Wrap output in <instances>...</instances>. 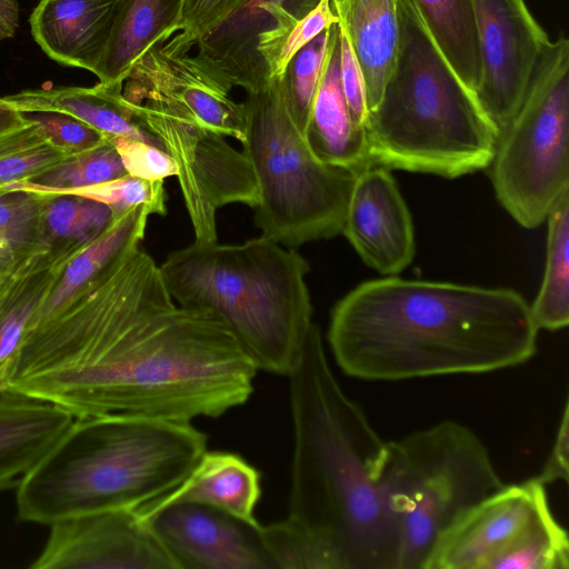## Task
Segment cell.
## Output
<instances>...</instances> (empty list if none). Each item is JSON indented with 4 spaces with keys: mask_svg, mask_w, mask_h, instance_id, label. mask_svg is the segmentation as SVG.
<instances>
[{
    "mask_svg": "<svg viewBox=\"0 0 569 569\" xmlns=\"http://www.w3.org/2000/svg\"><path fill=\"white\" fill-rule=\"evenodd\" d=\"M480 62L475 97L498 133L526 92L549 37L525 0H471Z\"/></svg>",
    "mask_w": 569,
    "mask_h": 569,
    "instance_id": "obj_11",
    "label": "cell"
},
{
    "mask_svg": "<svg viewBox=\"0 0 569 569\" xmlns=\"http://www.w3.org/2000/svg\"><path fill=\"white\" fill-rule=\"evenodd\" d=\"M28 123L21 111L4 98H0V134Z\"/></svg>",
    "mask_w": 569,
    "mask_h": 569,
    "instance_id": "obj_44",
    "label": "cell"
},
{
    "mask_svg": "<svg viewBox=\"0 0 569 569\" xmlns=\"http://www.w3.org/2000/svg\"><path fill=\"white\" fill-rule=\"evenodd\" d=\"M128 174L113 143L106 140L89 150L69 154L46 172L2 189L58 193L108 182Z\"/></svg>",
    "mask_w": 569,
    "mask_h": 569,
    "instance_id": "obj_31",
    "label": "cell"
},
{
    "mask_svg": "<svg viewBox=\"0 0 569 569\" xmlns=\"http://www.w3.org/2000/svg\"><path fill=\"white\" fill-rule=\"evenodd\" d=\"M248 0H184L179 33L197 44Z\"/></svg>",
    "mask_w": 569,
    "mask_h": 569,
    "instance_id": "obj_38",
    "label": "cell"
},
{
    "mask_svg": "<svg viewBox=\"0 0 569 569\" xmlns=\"http://www.w3.org/2000/svg\"><path fill=\"white\" fill-rule=\"evenodd\" d=\"M18 27V0H0V41L12 38Z\"/></svg>",
    "mask_w": 569,
    "mask_h": 569,
    "instance_id": "obj_43",
    "label": "cell"
},
{
    "mask_svg": "<svg viewBox=\"0 0 569 569\" xmlns=\"http://www.w3.org/2000/svg\"><path fill=\"white\" fill-rule=\"evenodd\" d=\"M545 486L569 479V403H565L556 439L541 472L536 476Z\"/></svg>",
    "mask_w": 569,
    "mask_h": 569,
    "instance_id": "obj_41",
    "label": "cell"
},
{
    "mask_svg": "<svg viewBox=\"0 0 569 569\" xmlns=\"http://www.w3.org/2000/svg\"><path fill=\"white\" fill-rule=\"evenodd\" d=\"M320 0H248L197 42L198 56L247 92L269 79L268 60L295 24Z\"/></svg>",
    "mask_w": 569,
    "mask_h": 569,
    "instance_id": "obj_16",
    "label": "cell"
},
{
    "mask_svg": "<svg viewBox=\"0 0 569 569\" xmlns=\"http://www.w3.org/2000/svg\"><path fill=\"white\" fill-rule=\"evenodd\" d=\"M122 94L137 122L178 168V181L194 240L217 241L216 213L230 203L256 208L259 192L251 164L224 136L207 129L183 104L126 79Z\"/></svg>",
    "mask_w": 569,
    "mask_h": 569,
    "instance_id": "obj_10",
    "label": "cell"
},
{
    "mask_svg": "<svg viewBox=\"0 0 569 569\" xmlns=\"http://www.w3.org/2000/svg\"><path fill=\"white\" fill-rule=\"evenodd\" d=\"M338 22L330 0H320L313 10L290 29L276 48L267 63L270 78L282 76L291 58L301 48Z\"/></svg>",
    "mask_w": 569,
    "mask_h": 569,
    "instance_id": "obj_36",
    "label": "cell"
},
{
    "mask_svg": "<svg viewBox=\"0 0 569 569\" xmlns=\"http://www.w3.org/2000/svg\"><path fill=\"white\" fill-rule=\"evenodd\" d=\"M505 485L483 442L459 422L388 442L381 488L398 525L397 569H423L440 533Z\"/></svg>",
    "mask_w": 569,
    "mask_h": 569,
    "instance_id": "obj_8",
    "label": "cell"
},
{
    "mask_svg": "<svg viewBox=\"0 0 569 569\" xmlns=\"http://www.w3.org/2000/svg\"><path fill=\"white\" fill-rule=\"evenodd\" d=\"M329 37L330 28L301 48L280 76L288 110L302 134L322 76Z\"/></svg>",
    "mask_w": 569,
    "mask_h": 569,
    "instance_id": "obj_33",
    "label": "cell"
},
{
    "mask_svg": "<svg viewBox=\"0 0 569 569\" xmlns=\"http://www.w3.org/2000/svg\"><path fill=\"white\" fill-rule=\"evenodd\" d=\"M242 151L258 187L254 223L288 248L342 232L357 173L319 161L288 110L280 77L247 92Z\"/></svg>",
    "mask_w": 569,
    "mask_h": 569,
    "instance_id": "obj_7",
    "label": "cell"
},
{
    "mask_svg": "<svg viewBox=\"0 0 569 569\" xmlns=\"http://www.w3.org/2000/svg\"><path fill=\"white\" fill-rule=\"evenodd\" d=\"M547 506L546 486L536 477L505 485L466 509L440 533L423 569H483Z\"/></svg>",
    "mask_w": 569,
    "mask_h": 569,
    "instance_id": "obj_14",
    "label": "cell"
},
{
    "mask_svg": "<svg viewBox=\"0 0 569 569\" xmlns=\"http://www.w3.org/2000/svg\"><path fill=\"white\" fill-rule=\"evenodd\" d=\"M122 88L123 83L120 82H98L91 88L58 87L23 90L3 98L19 111L49 110L68 113L108 138H131L158 147L137 122L122 94Z\"/></svg>",
    "mask_w": 569,
    "mask_h": 569,
    "instance_id": "obj_23",
    "label": "cell"
},
{
    "mask_svg": "<svg viewBox=\"0 0 569 569\" xmlns=\"http://www.w3.org/2000/svg\"><path fill=\"white\" fill-rule=\"evenodd\" d=\"M172 299L204 309L230 330L257 369L289 376L309 333L307 260L260 236L240 244L197 241L159 266Z\"/></svg>",
    "mask_w": 569,
    "mask_h": 569,
    "instance_id": "obj_5",
    "label": "cell"
},
{
    "mask_svg": "<svg viewBox=\"0 0 569 569\" xmlns=\"http://www.w3.org/2000/svg\"><path fill=\"white\" fill-rule=\"evenodd\" d=\"M567 531L543 508L530 525L507 547L495 553L483 569H568Z\"/></svg>",
    "mask_w": 569,
    "mask_h": 569,
    "instance_id": "obj_30",
    "label": "cell"
},
{
    "mask_svg": "<svg viewBox=\"0 0 569 569\" xmlns=\"http://www.w3.org/2000/svg\"><path fill=\"white\" fill-rule=\"evenodd\" d=\"M568 124L569 41L560 34L543 47L489 164L499 202L523 228L539 227L569 192Z\"/></svg>",
    "mask_w": 569,
    "mask_h": 569,
    "instance_id": "obj_9",
    "label": "cell"
},
{
    "mask_svg": "<svg viewBox=\"0 0 569 569\" xmlns=\"http://www.w3.org/2000/svg\"><path fill=\"white\" fill-rule=\"evenodd\" d=\"M60 407L11 389L0 393V492L18 488L73 421Z\"/></svg>",
    "mask_w": 569,
    "mask_h": 569,
    "instance_id": "obj_20",
    "label": "cell"
},
{
    "mask_svg": "<svg viewBox=\"0 0 569 569\" xmlns=\"http://www.w3.org/2000/svg\"><path fill=\"white\" fill-rule=\"evenodd\" d=\"M184 0H120L106 50L92 71L101 83H123L156 42L179 31Z\"/></svg>",
    "mask_w": 569,
    "mask_h": 569,
    "instance_id": "obj_24",
    "label": "cell"
},
{
    "mask_svg": "<svg viewBox=\"0 0 569 569\" xmlns=\"http://www.w3.org/2000/svg\"><path fill=\"white\" fill-rule=\"evenodd\" d=\"M303 138L323 163L356 173L371 166L366 129L355 123L341 86L339 23L330 27L327 58Z\"/></svg>",
    "mask_w": 569,
    "mask_h": 569,
    "instance_id": "obj_19",
    "label": "cell"
},
{
    "mask_svg": "<svg viewBox=\"0 0 569 569\" xmlns=\"http://www.w3.org/2000/svg\"><path fill=\"white\" fill-rule=\"evenodd\" d=\"M19 263L10 254L0 249V279L9 273Z\"/></svg>",
    "mask_w": 569,
    "mask_h": 569,
    "instance_id": "obj_45",
    "label": "cell"
},
{
    "mask_svg": "<svg viewBox=\"0 0 569 569\" xmlns=\"http://www.w3.org/2000/svg\"><path fill=\"white\" fill-rule=\"evenodd\" d=\"M330 2L339 19L347 7L348 0H330Z\"/></svg>",
    "mask_w": 569,
    "mask_h": 569,
    "instance_id": "obj_46",
    "label": "cell"
},
{
    "mask_svg": "<svg viewBox=\"0 0 569 569\" xmlns=\"http://www.w3.org/2000/svg\"><path fill=\"white\" fill-rule=\"evenodd\" d=\"M71 259L41 251L0 279V392L8 389L16 353L34 312Z\"/></svg>",
    "mask_w": 569,
    "mask_h": 569,
    "instance_id": "obj_26",
    "label": "cell"
},
{
    "mask_svg": "<svg viewBox=\"0 0 569 569\" xmlns=\"http://www.w3.org/2000/svg\"><path fill=\"white\" fill-rule=\"evenodd\" d=\"M180 33L152 44L132 66L128 77L156 89L188 108L209 130L236 138L246 132L244 102L230 97L233 87L198 54Z\"/></svg>",
    "mask_w": 569,
    "mask_h": 569,
    "instance_id": "obj_15",
    "label": "cell"
},
{
    "mask_svg": "<svg viewBox=\"0 0 569 569\" xmlns=\"http://www.w3.org/2000/svg\"><path fill=\"white\" fill-rule=\"evenodd\" d=\"M260 472L242 457L206 451L172 490L136 509L146 513L171 503L190 502L222 510L249 523H259L254 510L261 497Z\"/></svg>",
    "mask_w": 569,
    "mask_h": 569,
    "instance_id": "obj_21",
    "label": "cell"
},
{
    "mask_svg": "<svg viewBox=\"0 0 569 569\" xmlns=\"http://www.w3.org/2000/svg\"><path fill=\"white\" fill-rule=\"evenodd\" d=\"M432 40L465 87L475 94L480 74L471 0H412Z\"/></svg>",
    "mask_w": 569,
    "mask_h": 569,
    "instance_id": "obj_28",
    "label": "cell"
},
{
    "mask_svg": "<svg viewBox=\"0 0 569 569\" xmlns=\"http://www.w3.org/2000/svg\"><path fill=\"white\" fill-rule=\"evenodd\" d=\"M545 276L530 312L538 330L566 328L569 322V192L547 216Z\"/></svg>",
    "mask_w": 569,
    "mask_h": 569,
    "instance_id": "obj_29",
    "label": "cell"
},
{
    "mask_svg": "<svg viewBox=\"0 0 569 569\" xmlns=\"http://www.w3.org/2000/svg\"><path fill=\"white\" fill-rule=\"evenodd\" d=\"M120 0H41L31 33L60 64L93 71L110 38Z\"/></svg>",
    "mask_w": 569,
    "mask_h": 569,
    "instance_id": "obj_18",
    "label": "cell"
},
{
    "mask_svg": "<svg viewBox=\"0 0 569 569\" xmlns=\"http://www.w3.org/2000/svg\"><path fill=\"white\" fill-rule=\"evenodd\" d=\"M361 67L368 110L379 102L399 49V0H348L339 17Z\"/></svg>",
    "mask_w": 569,
    "mask_h": 569,
    "instance_id": "obj_25",
    "label": "cell"
},
{
    "mask_svg": "<svg viewBox=\"0 0 569 569\" xmlns=\"http://www.w3.org/2000/svg\"><path fill=\"white\" fill-rule=\"evenodd\" d=\"M41 196V243L57 258H73L116 220L112 209L100 201L70 193Z\"/></svg>",
    "mask_w": 569,
    "mask_h": 569,
    "instance_id": "obj_27",
    "label": "cell"
},
{
    "mask_svg": "<svg viewBox=\"0 0 569 569\" xmlns=\"http://www.w3.org/2000/svg\"><path fill=\"white\" fill-rule=\"evenodd\" d=\"M339 23V22H338ZM340 29V80L351 117L358 127L365 128L369 114L367 90L361 67L350 42Z\"/></svg>",
    "mask_w": 569,
    "mask_h": 569,
    "instance_id": "obj_40",
    "label": "cell"
},
{
    "mask_svg": "<svg viewBox=\"0 0 569 569\" xmlns=\"http://www.w3.org/2000/svg\"><path fill=\"white\" fill-rule=\"evenodd\" d=\"M39 192L0 189V249L20 262L47 251L41 243Z\"/></svg>",
    "mask_w": 569,
    "mask_h": 569,
    "instance_id": "obj_32",
    "label": "cell"
},
{
    "mask_svg": "<svg viewBox=\"0 0 569 569\" xmlns=\"http://www.w3.org/2000/svg\"><path fill=\"white\" fill-rule=\"evenodd\" d=\"M396 64L366 123L371 166L456 178L488 168L499 133L412 0H399Z\"/></svg>",
    "mask_w": 569,
    "mask_h": 569,
    "instance_id": "obj_6",
    "label": "cell"
},
{
    "mask_svg": "<svg viewBox=\"0 0 569 569\" xmlns=\"http://www.w3.org/2000/svg\"><path fill=\"white\" fill-rule=\"evenodd\" d=\"M341 233L382 274L395 276L411 263L413 224L389 169L369 166L357 173Z\"/></svg>",
    "mask_w": 569,
    "mask_h": 569,
    "instance_id": "obj_17",
    "label": "cell"
},
{
    "mask_svg": "<svg viewBox=\"0 0 569 569\" xmlns=\"http://www.w3.org/2000/svg\"><path fill=\"white\" fill-rule=\"evenodd\" d=\"M26 120L36 123L46 141L66 154H74L102 143L106 136L78 118L49 110L21 111Z\"/></svg>",
    "mask_w": 569,
    "mask_h": 569,
    "instance_id": "obj_35",
    "label": "cell"
},
{
    "mask_svg": "<svg viewBox=\"0 0 569 569\" xmlns=\"http://www.w3.org/2000/svg\"><path fill=\"white\" fill-rule=\"evenodd\" d=\"M58 193L77 194L106 203L112 209L114 219L139 206L147 207L151 214L167 213L163 180H147L126 174L100 184Z\"/></svg>",
    "mask_w": 569,
    "mask_h": 569,
    "instance_id": "obj_34",
    "label": "cell"
},
{
    "mask_svg": "<svg viewBox=\"0 0 569 569\" xmlns=\"http://www.w3.org/2000/svg\"><path fill=\"white\" fill-rule=\"evenodd\" d=\"M257 370L217 316L172 299L138 246L23 336L8 389L73 418L191 422L243 405Z\"/></svg>",
    "mask_w": 569,
    "mask_h": 569,
    "instance_id": "obj_1",
    "label": "cell"
},
{
    "mask_svg": "<svg viewBox=\"0 0 569 569\" xmlns=\"http://www.w3.org/2000/svg\"><path fill=\"white\" fill-rule=\"evenodd\" d=\"M288 377V515L261 525L276 569H397L398 525L381 488L388 442L338 383L315 323Z\"/></svg>",
    "mask_w": 569,
    "mask_h": 569,
    "instance_id": "obj_2",
    "label": "cell"
},
{
    "mask_svg": "<svg viewBox=\"0 0 569 569\" xmlns=\"http://www.w3.org/2000/svg\"><path fill=\"white\" fill-rule=\"evenodd\" d=\"M538 331L517 291L388 277L337 302L328 342L347 376L399 381L519 366Z\"/></svg>",
    "mask_w": 569,
    "mask_h": 569,
    "instance_id": "obj_3",
    "label": "cell"
},
{
    "mask_svg": "<svg viewBox=\"0 0 569 569\" xmlns=\"http://www.w3.org/2000/svg\"><path fill=\"white\" fill-rule=\"evenodd\" d=\"M68 154L49 143L0 159V189L32 179L61 162Z\"/></svg>",
    "mask_w": 569,
    "mask_h": 569,
    "instance_id": "obj_39",
    "label": "cell"
},
{
    "mask_svg": "<svg viewBox=\"0 0 569 569\" xmlns=\"http://www.w3.org/2000/svg\"><path fill=\"white\" fill-rule=\"evenodd\" d=\"M33 569H177L136 509L77 515L50 525L47 543Z\"/></svg>",
    "mask_w": 569,
    "mask_h": 569,
    "instance_id": "obj_12",
    "label": "cell"
},
{
    "mask_svg": "<svg viewBox=\"0 0 569 569\" xmlns=\"http://www.w3.org/2000/svg\"><path fill=\"white\" fill-rule=\"evenodd\" d=\"M139 515L177 569H276L259 523L190 502L171 503Z\"/></svg>",
    "mask_w": 569,
    "mask_h": 569,
    "instance_id": "obj_13",
    "label": "cell"
},
{
    "mask_svg": "<svg viewBox=\"0 0 569 569\" xmlns=\"http://www.w3.org/2000/svg\"><path fill=\"white\" fill-rule=\"evenodd\" d=\"M150 210L136 207L68 261L34 312L24 335L58 317L108 264L140 246ZM23 335V336H24Z\"/></svg>",
    "mask_w": 569,
    "mask_h": 569,
    "instance_id": "obj_22",
    "label": "cell"
},
{
    "mask_svg": "<svg viewBox=\"0 0 569 569\" xmlns=\"http://www.w3.org/2000/svg\"><path fill=\"white\" fill-rule=\"evenodd\" d=\"M48 143L39 127L28 123L0 134V159L9 154Z\"/></svg>",
    "mask_w": 569,
    "mask_h": 569,
    "instance_id": "obj_42",
    "label": "cell"
},
{
    "mask_svg": "<svg viewBox=\"0 0 569 569\" xmlns=\"http://www.w3.org/2000/svg\"><path fill=\"white\" fill-rule=\"evenodd\" d=\"M207 451L191 422L74 418L17 488L21 521L51 525L109 509H138L177 487Z\"/></svg>",
    "mask_w": 569,
    "mask_h": 569,
    "instance_id": "obj_4",
    "label": "cell"
},
{
    "mask_svg": "<svg viewBox=\"0 0 569 569\" xmlns=\"http://www.w3.org/2000/svg\"><path fill=\"white\" fill-rule=\"evenodd\" d=\"M108 139L116 147L128 174L147 180L177 177L178 168L174 161L162 149L131 138Z\"/></svg>",
    "mask_w": 569,
    "mask_h": 569,
    "instance_id": "obj_37",
    "label": "cell"
}]
</instances>
